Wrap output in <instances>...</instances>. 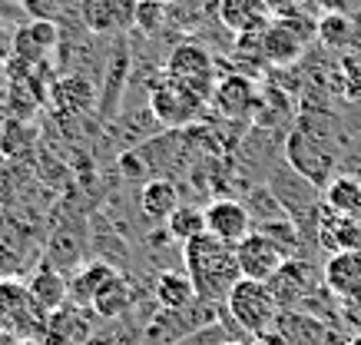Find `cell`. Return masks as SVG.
Masks as SVG:
<instances>
[{"label":"cell","instance_id":"cell-1","mask_svg":"<svg viewBox=\"0 0 361 345\" xmlns=\"http://www.w3.org/2000/svg\"><path fill=\"white\" fill-rule=\"evenodd\" d=\"M183 266H186V276L192 279L196 299L209 302V305H226L229 292L242 279L235 249L219 243L216 236L209 233L196 236V239H189L183 246Z\"/></svg>","mask_w":361,"mask_h":345},{"label":"cell","instance_id":"cell-2","mask_svg":"<svg viewBox=\"0 0 361 345\" xmlns=\"http://www.w3.org/2000/svg\"><path fill=\"white\" fill-rule=\"evenodd\" d=\"M226 312L229 319L239 325L242 332H249L252 339H262L275 329L279 322V299L269 282H255V279H239L235 289L229 292V302H226Z\"/></svg>","mask_w":361,"mask_h":345},{"label":"cell","instance_id":"cell-3","mask_svg":"<svg viewBox=\"0 0 361 345\" xmlns=\"http://www.w3.org/2000/svg\"><path fill=\"white\" fill-rule=\"evenodd\" d=\"M312 37H318V20H308L305 11L272 17V23L262 30V60L272 67H292L305 56Z\"/></svg>","mask_w":361,"mask_h":345},{"label":"cell","instance_id":"cell-4","mask_svg":"<svg viewBox=\"0 0 361 345\" xmlns=\"http://www.w3.org/2000/svg\"><path fill=\"white\" fill-rule=\"evenodd\" d=\"M226 319V305H209V302H189L183 309H163L156 315L149 329H146V342L149 345H176L189 339L192 332L206 329V325Z\"/></svg>","mask_w":361,"mask_h":345},{"label":"cell","instance_id":"cell-5","mask_svg":"<svg viewBox=\"0 0 361 345\" xmlns=\"http://www.w3.org/2000/svg\"><path fill=\"white\" fill-rule=\"evenodd\" d=\"M0 332L17 339H40L47 332V312L37 309L27 286L13 279H0Z\"/></svg>","mask_w":361,"mask_h":345},{"label":"cell","instance_id":"cell-6","mask_svg":"<svg viewBox=\"0 0 361 345\" xmlns=\"http://www.w3.org/2000/svg\"><path fill=\"white\" fill-rule=\"evenodd\" d=\"M202 107H209L199 93H192L189 87L183 83H176L173 77H159L149 87V113H153L156 120L163 123V126H189V123L196 120Z\"/></svg>","mask_w":361,"mask_h":345},{"label":"cell","instance_id":"cell-7","mask_svg":"<svg viewBox=\"0 0 361 345\" xmlns=\"http://www.w3.org/2000/svg\"><path fill=\"white\" fill-rule=\"evenodd\" d=\"M166 77H173L176 83L189 87L192 93H199L202 100L209 103L212 97V87H216V60L206 47L199 44H179L169 50V60H166Z\"/></svg>","mask_w":361,"mask_h":345},{"label":"cell","instance_id":"cell-8","mask_svg":"<svg viewBox=\"0 0 361 345\" xmlns=\"http://www.w3.org/2000/svg\"><path fill=\"white\" fill-rule=\"evenodd\" d=\"M235 259H239L242 279H255V282H272L279 269L288 262V253L275 243L272 236L252 229L239 246H235Z\"/></svg>","mask_w":361,"mask_h":345},{"label":"cell","instance_id":"cell-9","mask_svg":"<svg viewBox=\"0 0 361 345\" xmlns=\"http://www.w3.org/2000/svg\"><path fill=\"white\" fill-rule=\"evenodd\" d=\"M56 47H60V23H54V20H27V23H20V27H13L11 60L27 63V67H40Z\"/></svg>","mask_w":361,"mask_h":345},{"label":"cell","instance_id":"cell-10","mask_svg":"<svg viewBox=\"0 0 361 345\" xmlns=\"http://www.w3.org/2000/svg\"><path fill=\"white\" fill-rule=\"evenodd\" d=\"M209 107L219 113V116H226V120H249L252 113H255V107H259V93H255L252 77L229 73V77L216 80Z\"/></svg>","mask_w":361,"mask_h":345},{"label":"cell","instance_id":"cell-11","mask_svg":"<svg viewBox=\"0 0 361 345\" xmlns=\"http://www.w3.org/2000/svg\"><path fill=\"white\" fill-rule=\"evenodd\" d=\"M255 226H252V212L245 202L239 200H216L206 206V233L216 236L219 243L226 246H235L252 233Z\"/></svg>","mask_w":361,"mask_h":345},{"label":"cell","instance_id":"cell-12","mask_svg":"<svg viewBox=\"0 0 361 345\" xmlns=\"http://www.w3.org/2000/svg\"><path fill=\"white\" fill-rule=\"evenodd\" d=\"M219 23L235 37H252L262 34L265 27L272 23V7L265 0H219Z\"/></svg>","mask_w":361,"mask_h":345},{"label":"cell","instance_id":"cell-13","mask_svg":"<svg viewBox=\"0 0 361 345\" xmlns=\"http://www.w3.org/2000/svg\"><path fill=\"white\" fill-rule=\"evenodd\" d=\"M27 292H30V299L37 302V309L47 312V315H54L60 312L70 302V279L54 266V262H40L37 272L30 276L27 282Z\"/></svg>","mask_w":361,"mask_h":345},{"label":"cell","instance_id":"cell-14","mask_svg":"<svg viewBox=\"0 0 361 345\" xmlns=\"http://www.w3.org/2000/svg\"><path fill=\"white\" fill-rule=\"evenodd\" d=\"M325 289L338 299H355L361 296V249H345L331 253L325 259Z\"/></svg>","mask_w":361,"mask_h":345},{"label":"cell","instance_id":"cell-15","mask_svg":"<svg viewBox=\"0 0 361 345\" xmlns=\"http://www.w3.org/2000/svg\"><path fill=\"white\" fill-rule=\"evenodd\" d=\"M318 246H325L329 253H345V249H361V223L351 216L329 210L318 216Z\"/></svg>","mask_w":361,"mask_h":345},{"label":"cell","instance_id":"cell-16","mask_svg":"<svg viewBox=\"0 0 361 345\" xmlns=\"http://www.w3.org/2000/svg\"><path fill=\"white\" fill-rule=\"evenodd\" d=\"M116 276V269L106 266V262H87L80 266L73 276H70V302L77 305H93L97 292Z\"/></svg>","mask_w":361,"mask_h":345},{"label":"cell","instance_id":"cell-17","mask_svg":"<svg viewBox=\"0 0 361 345\" xmlns=\"http://www.w3.org/2000/svg\"><path fill=\"white\" fill-rule=\"evenodd\" d=\"M153 292H156V302H159L163 309H183L189 302H196V289H192V279L186 276V269H183V272L163 269L153 282Z\"/></svg>","mask_w":361,"mask_h":345},{"label":"cell","instance_id":"cell-18","mask_svg":"<svg viewBox=\"0 0 361 345\" xmlns=\"http://www.w3.org/2000/svg\"><path fill=\"white\" fill-rule=\"evenodd\" d=\"M140 206L149 219L166 223V219L173 216V210L179 206V193H176V186L169 183V179H149V183L142 186Z\"/></svg>","mask_w":361,"mask_h":345},{"label":"cell","instance_id":"cell-19","mask_svg":"<svg viewBox=\"0 0 361 345\" xmlns=\"http://www.w3.org/2000/svg\"><path fill=\"white\" fill-rule=\"evenodd\" d=\"M358 37V23L351 13H322L318 17V40L329 50H348Z\"/></svg>","mask_w":361,"mask_h":345},{"label":"cell","instance_id":"cell-20","mask_svg":"<svg viewBox=\"0 0 361 345\" xmlns=\"http://www.w3.org/2000/svg\"><path fill=\"white\" fill-rule=\"evenodd\" d=\"M166 229H169V236H173L179 246H186L189 239H196V236L206 233V210L179 202L173 210V216L166 219Z\"/></svg>","mask_w":361,"mask_h":345},{"label":"cell","instance_id":"cell-21","mask_svg":"<svg viewBox=\"0 0 361 345\" xmlns=\"http://www.w3.org/2000/svg\"><path fill=\"white\" fill-rule=\"evenodd\" d=\"M275 292V299H279V309H288V305H295V299L305 292V266L302 262H285L279 269V276L269 282Z\"/></svg>","mask_w":361,"mask_h":345},{"label":"cell","instance_id":"cell-22","mask_svg":"<svg viewBox=\"0 0 361 345\" xmlns=\"http://www.w3.org/2000/svg\"><path fill=\"white\" fill-rule=\"evenodd\" d=\"M133 302V292L130 286H126V279L116 272V276L103 286V289L97 292V299H93V309L103 315V319H113V315H120V312H126V305Z\"/></svg>","mask_w":361,"mask_h":345},{"label":"cell","instance_id":"cell-23","mask_svg":"<svg viewBox=\"0 0 361 345\" xmlns=\"http://www.w3.org/2000/svg\"><path fill=\"white\" fill-rule=\"evenodd\" d=\"M329 210L351 216L355 223H361V186L355 179H335L329 183Z\"/></svg>","mask_w":361,"mask_h":345},{"label":"cell","instance_id":"cell-24","mask_svg":"<svg viewBox=\"0 0 361 345\" xmlns=\"http://www.w3.org/2000/svg\"><path fill=\"white\" fill-rule=\"evenodd\" d=\"M20 11L30 17V20H60L63 13V0H17Z\"/></svg>","mask_w":361,"mask_h":345},{"label":"cell","instance_id":"cell-25","mask_svg":"<svg viewBox=\"0 0 361 345\" xmlns=\"http://www.w3.org/2000/svg\"><path fill=\"white\" fill-rule=\"evenodd\" d=\"M312 7H318L322 13H351L361 0H308Z\"/></svg>","mask_w":361,"mask_h":345},{"label":"cell","instance_id":"cell-26","mask_svg":"<svg viewBox=\"0 0 361 345\" xmlns=\"http://www.w3.org/2000/svg\"><path fill=\"white\" fill-rule=\"evenodd\" d=\"M11 50H13V30H11V23H7V17L0 13V63L11 60Z\"/></svg>","mask_w":361,"mask_h":345},{"label":"cell","instance_id":"cell-27","mask_svg":"<svg viewBox=\"0 0 361 345\" xmlns=\"http://www.w3.org/2000/svg\"><path fill=\"white\" fill-rule=\"evenodd\" d=\"M269 7H272L275 17H282V13H298L305 11V0H265Z\"/></svg>","mask_w":361,"mask_h":345},{"label":"cell","instance_id":"cell-28","mask_svg":"<svg viewBox=\"0 0 361 345\" xmlns=\"http://www.w3.org/2000/svg\"><path fill=\"white\" fill-rule=\"evenodd\" d=\"M11 120V83L0 80V126Z\"/></svg>","mask_w":361,"mask_h":345},{"label":"cell","instance_id":"cell-29","mask_svg":"<svg viewBox=\"0 0 361 345\" xmlns=\"http://www.w3.org/2000/svg\"><path fill=\"white\" fill-rule=\"evenodd\" d=\"M17 345H47V342H44V339H20Z\"/></svg>","mask_w":361,"mask_h":345},{"label":"cell","instance_id":"cell-30","mask_svg":"<svg viewBox=\"0 0 361 345\" xmlns=\"http://www.w3.org/2000/svg\"><path fill=\"white\" fill-rule=\"evenodd\" d=\"M351 345H361V335H358V339H355V342H351Z\"/></svg>","mask_w":361,"mask_h":345},{"label":"cell","instance_id":"cell-31","mask_svg":"<svg viewBox=\"0 0 361 345\" xmlns=\"http://www.w3.org/2000/svg\"><path fill=\"white\" fill-rule=\"evenodd\" d=\"M7 4H17V0H7ZM17 7H20V4H17Z\"/></svg>","mask_w":361,"mask_h":345}]
</instances>
